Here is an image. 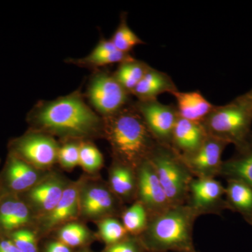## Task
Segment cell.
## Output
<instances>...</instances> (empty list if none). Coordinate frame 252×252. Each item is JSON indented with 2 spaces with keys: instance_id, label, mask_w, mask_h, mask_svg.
Wrapping results in <instances>:
<instances>
[{
  "instance_id": "cell-30",
  "label": "cell",
  "mask_w": 252,
  "mask_h": 252,
  "mask_svg": "<svg viewBox=\"0 0 252 252\" xmlns=\"http://www.w3.org/2000/svg\"><path fill=\"white\" fill-rule=\"evenodd\" d=\"M80 141H64L60 145L58 162L66 170H72L79 165Z\"/></svg>"
},
{
  "instance_id": "cell-5",
  "label": "cell",
  "mask_w": 252,
  "mask_h": 252,
  "mask_svg": "<svg viewBox=\"0 0 252 252\" xmlns=\"http://www.w3.org/2000/svg\"><path fill=\"white\" fill-rule=\"evenodd\" d=\"M172 206L185 205L189 186L195 177L170 146L158 143L149 158Z\"/></svg>"
},
{
  "instance_id": "cell-34",
  "label": "cell",
  "mask_w": 252,
  "mask_h": 252,
  "mask_svg": "<svg viewBox=\"0 0 252 252\" xmlns=\"http://www.w3.org/2000/svg\"><path fill=\"white\" fill-rule=\"evenodd\" d=\"M0 252H21L6 235H0Z\"/></svg>"
},
{
  "instance_id": "cell-6",
  "label": "cell",
  "mask_w": 252,
  "mask_h": 252,
  "mask_svg": "<svg viewBox=\"0 0 252 252\" xmlns=\"http://www.w3.org/2000/svg\"><path fill=\"white\" fill-rule=\"evenodd\" d=\"M60 144L54 137L30 129L23 135L11 139L9 154L37 170H46L58 162Z\"/></svg>"
},
{
  "instance_id": "cell-37",
  "label": "cell",
  "mask_w": 252,
  "mask_h": 252,
  "mask_svg": "<svg viewBox=\"0 0 252 252\" xmlns=\"http://www.w3.org/2000/svg\"><path fill=\"white\" fill-rule=\"evenodd\" d=\"M197 252L196 250H193V251H190V252Z\"/></svg>"
},
{
  "instance_id": "cell-14",
  "label": "cell",
  "mask_w": 252,
  "mask_h": 252,
  "mask_svg": "<svg viewBox=\"0 0 252 252\" xmlns=\"http://www.w3.org/2000/svg\"><path fill=\"white\" fill-rule=\"evenodd\" d=\"M67 187L61 177L51 175L43 178L32 188L20 195L33 214L39 213L44 217L57 205Z\"/></svg>"
},
{
  "instance_id": "cell-11",
  "label": "cell",
  "mask_w": 252,
  "mask_h": 252,
  "mask_svg": "<svg viewBox=\"0 0 252 252\" xmlns=\"http://www.w3.org/2000/svg\"><path fill=\"white\" fill-rule=\"evenodd\" d=\"M228 144L207 135L200 147L193 153L182 158L195 178H216L220 176L222 155Z\"/></svg>"
},
{
  "instance_id": "cell-25",
  "label": "cell",
  "mask_w": 252,
  "mask_h": 252,
  "mask_svg": "<svg viewBox=\"0 0 252 252\" xmlns=\"http://www.w3.org/2000/svg\"><path fill=\"white\" fill-rule=\"evenodd\" d=\"M122 222L126 230L132 236L139 237L148 226L150 215L146 207L138 200L123 210Z\"/></svg>"
},
{
  "instance_id": "cell-36",
  "label": "cell",
  "mask_w": 252,
  "mask_h": 252,
  "mask_svg": "<svg viewBox=\"0 0 252 252\" xmlns=\"http://www.w3.org/2000/svg\"><path fill=\"white\" fill-rule=\"evenodd\" d=\"M77 252H91V250H89V248L80 249V250H78Z\"/></svg>"
},
{
  "instance_id": "cell-23",
  "label": "cell",
  "mask_w": 252,
  "mask_h": 252,
  "mask_svg": "<svg viewBox=\"0 0 252 252\" xmlns=\"http://www.w3.org/2000/svg\"><path fill=\"white\" fill-rule=\"evenodd\" d=\"M238 152V155L223 161L220 176L226 180L243 181L252 187V137L248 145Z\"/></svg>"
},
{
  "instance_id": "cell-32",
  "label": "cell",
  "mask_w": 252,
  "mask_h": 252,
  "mask_svg": "<svg viewBox=\"0 0 252 252\" xmlns=\"http://www.w3.org/2000/svg\"><path fill=\"white\" fill-rule=\"evenodd\" d=\"M100 252H148L139 237L129 235L122 241L106 246Z\"/></svg>"
},
{
  "instance_id": "cell-20",
  "label": "cell",
  "mask_w": 252,
  "mask_h": 252,
  "mask_svg": "<svg viewBox=\"0 0 252 252\" xmlns=\"http://www.w3.org/2000/svg\"><path fill=\"white\" fill-rule=\"evenodd\" d=\"M175 96L179 117L190 122L202 124L215 105L212 104L199 91L181 92L177 91Z\"/></svg>"
},
{
  "instance_id": "cell-33",
  "label": "cell",
  "mask_w": 252,
  "mask_h": 252,
  "mask_svg": "<svg viewBox=\"0 0 252 252\" xmlns=\"http://www.w3.org/2000/svg\"><path fill=\"white\" fill-rule=\"evenodd\" d=\"M40 252H77L57 239L49 240L39 247Z\"/></svg>"
},
{
  "instance_id": "cell-16",
  "label": "cell",
  "mask_w": 252,
  "mask_h": 252,
  "mask_svg": "<svg viewBox=\"0 0 252 252\" xmlns=\"http://www.w3.org/2000/svg\"><path fill=\"white\" fill-rule=\"evenodd\" d=\"M79 185L67 186L62 198L54 210L43 217L41 228L43 233L51 231L56 227L64 224L66 222L72 221L77 218L79 210Z\"/></svg>"
},
{
  "instance_id": "cell-27",
  "label": "cell",
  "mask_w": 252,
  "mask_h": 252,
  "mask_svg": "<svg viewBox=\"0 0 252 252\" xmlns=\"http://www.w3.org/2000/svg\"><path fill=\"white\" fill-rule=\"evenodd\" d=\"M126 20V14H122L120 23L110 40L119 51L130 54L136 46L144 44V42L130 29Z\"/></svg>"
},
{
  "instance_id": "cell-2",
  "label": "cell",
  "mask_w": 252,
  "mask_h": 252,
  "mask_svg": "<svg viewBox=\"0 0 252 252\" xmlns=\"http://www.w3.org/2000/svg\"><path fill=\"white\" fill-rule=\"evenodd\" d=\"M103 119L104 137L110 144L115 161L136 170L148 160L158 142L134 104Z\"/></svg>"
},
{
  "instance_id": "cell-22",
  "label": "cell",
  "mask_w": 252,
  "mask_h": 252,
  "mask_svg": "<svg viewBox=\"0 0 252 252\" xmlns=\"http://www.w3.org/2000/svg\"><path fill=\"white\" fill-rule=\"evenodd\" d=\"M225 199L227 210L237 212L252 225V187L243 181L226 180Z\"/></svg>"
},
{
  "instance_id": "cell-1",
  "label": "cell",
  "mask_w": 252,
  "mask_h": 252,
  "mask_svg": "<svg viewBox=\"0 0 252 252\" xmlns=\"http://www.w3.org/2000/svg\"><path fill=\"white\" fill-rule=\"evenodd\" d=\"M77 90L53 100L39 101L30 111L27 122L31 129L63 141H90L104 137L103 118L86 102Z\"/></svg>"
},
{
  "instance_id": "cell-4",
  "label": "cell",
  "mask_w": 252,
  "mask_h": 252,
  "mask_svg": "<svg viewBox=\"0 0 252 252\" xmlns=\"http://www.w3.org/2000/svg\"><path fill=\"white\" fill-rule=\"evenodd\" d=\"M202 125L207 135L242 150L252 137V107L240 96L225 105H215Z\"/></svg>"
},
{
  "instance_id": "cell-15",
  "label": "cell",
  "mask_w": 252,
  "mask_h": 252,
  "mask_svg": "<svg viewBox=\"0 0 252 252\" xmlns=\"http://www.w3.org/2000/svg\"><path fill=\"white\" fill-rule=\"evenodd\" d=\"M33 220V212L17 194H3L0 196V235L27 228Z\"/></svg>"
},
{
  "instance_id": "cell-26",
  "label": "cell",
  "mask_w": 252,
  "mask_h": 252,
  "mask_svg": "<svg viewBox=\"0 0 252 252\" xmlns=\"http://www.w3.org/2000/svg\"><path fill=\"white\" fill-rule=\"evenodd\" d=\"M57 240L74 250L88 248L92 240L90 230L78 223H66L57 233Z\"/></svg>"
},
{
  "instance_id": "cell-19",
  "label": "cell",
  "mask_w": 252,
  "mask_h": 252,
  "mask_svg": "<svg viewBox=\"0 0 252 252\" xmlns=\"http://www.w3.org/2000/svg\"><path fill=\"white\" fill-rule=\"evenodd\" d=\"M178 91L172 78L166 73L151 67L137 86L131 92L139 101L157 99L160 94H172Z\"/></svg>"
},
{
  "instance_id": "cell-3",
  "label": "cell",
  "mask_w": 252,
  "mask_h": 252,
  "mask_svg": "<svg viewBox=\"0 0 252 252\" xmlns=\"http://www.w3.org/2000/svg\"><path fill=\"white\" fill-rule=\"evenodd\" d=\"M197 219L186 204L170 207L151 217L147 229L139 238L148 252L193 251V227Z\"/></svg>"
},
{
  "instance_id": "cell-18",
  "label": "cell",
  "mask_w": 252,
  "mask_h": 252,
  "mask_svg": "<svg viewBox=\"0 0 252 252\" xmlns=\"http://www.w3.org/2000/svg\"><path fill=\"white\" fill-rule=\"evenodd\" d=\"M134 59L130 54L121 52L116 49L110 39L102 38L94 50L85 57L81 59H69L66 61L79 67L89 69H99V68L114 63L125 62Z\"/></svg>"
},
{
  "instance_id": "cell-38",
  "label": "cell",
  "mask_w": 252,
  "mask_h": 252,
  "mask_svg": "<svg viewBox=\"0 0 252 252\" xmlns=\"http://www.w3.org/2000/svg\"><path fill=\"white\" fill-rule=\"evenodd\" d=\"M1 195H2V194H1V189H0V196H1Z\"/></svg>"
},
{
  "instance_id": "cell-8",
  "label": "cell",
  "mask_w": 252,
  "mask_h": 252,
  "mask_svg": "<svg viewBox=\"0 0 252 252\" xmlns=\"http://www.w3.org/2000/svg\"><path fill=\"white\" fill-rule=\"evenodd\" d=\"M186 205L198 217L221 215L227 210L225 187L216 178H194L189 186Z\"/></svg>"
},
{
  "instance_id": "cell-35",
  "label": "cell",
  "mask_w": 252,
  "mask_h": 252,
  "mask_svg": "<svg viewBox=\"0 0 252 252\" xmlns=\"http://www.w3.org/2000/svg\"><path fill=\"white\" fill-rule=\"evenodd\" d=\"M243 95L252 107V89L250 91H248V93H246V94H243Z\"/></svg>"
},
{
  "instance_id": "cell-31",
  "label": "cell",
  "mask_w": 252,
  "mask_h": 252,
  "mask_svg": "<svg viewBox=\"0 0 252 252\" xmlns=\"http://www.w3.org/2000/svg\"><path fill=\"white\" fill-rule=\"evenodd\" d=\"M12 240L21 252H40L39 241L35 232L23 228L6 235Z\"/></svg>"
},
{
  "instance_id": "cell-12",
  "label": "cell",
  "mask_w": 252,
  "mask_h": 252,
  "mask_svg": "<svg viewBox=\"0 0 252 252\" xmlns=\"http://www.w3.org/2000/svg\"><path fill=\"white\" fill-rule=\"evenodd\" d=\"M121 203L109 186L97 184L80 189L79 191V210L86 219L115 217L120 213Z\"/></svg>"
},
{
  "instance_id": "cell-9",
  "label": "cell",
  "mask_w": 252,
  "mask_h": 252,
  "mask_svg": "<svg viewBox=\"0 0 252 252\" xmlns=\"http://www.w3.org/2000/svg\"><path fill=\"white\" fill-rule=\"evenodd\" d=\"M133 104L158 143L171 147L172 133L180 117L176 106L157 99L137 100Z\"/></svg>"
},
{
  "instance_id": "cell-24",
  "label": "cell",
  "mask_w": 252,
  "mask_h": 252,
  "mask_svg": "<svg viewBox=\"0 0 252 252\" xmlns=\"http://www.w3.org/2000/svg\"><path fill=\"white\" fill-rule=\"evenodd\" d=\"M150 68L147 63L132 59L120 63L114 75L130 94Z\"/></svg>"
},
{
  "instance_id": "cell-17",
  "label": "cell",
  "mask_w": 252,
  "mask_h": 252,
  "mask_svg": "<svg viewBox=\"0 0 252 252\" xmlns=\"http://www.w3.org/2000/svg\"><path fill=\"white\" fill-rule=\"evenodd\" d=\"M207 135L202 124L179 117L172 133L171 147L180 157H186L195 152Z\"/></svg>"
},
{
  "instance_id": "cell-29",
  "label": "cell",
  "mask_w": 252,
  "mask_h": 252,
  "mask_svg": "<svg viewBox=\"0 0 252 252\" xmlns=\"http://www.w3.org/2000/svg\"><path fill=\"white\" fill-rule=\"evenodd\" d=\"M104 158L102 153L91 141H81L79 152V165L85 171H98L103 166Z\"/></svg>"
},
{
  "instance_id": "cell-21",
  "label": "cell",
  "mask_w": 252,
  "mask_h": 252,
  "mask_svg": "<svg viewBox=\"0 0 252 252\" xmlns=\"http://www.w3.org/2000/svg\"><path fill=\"white\" fill-rule=\"evenodd\" d=\"M109 187L122 202L137 199V173L135 169L115 161L109 170Z\"/></svg>"
},
{
  "instance_id": "cell-7",
  "label": "cell",
  "mask_w": 252,
  "mask_h": 252,
  "mask_svg": "<svg viewBox=\"0 0 252 252\" xmlns=\"http://www.w3.org/2000/svg\"><path fill=\"white\" fill-rule=\"evenodd\" d=\"M130 94L114 73L97 69L91 77L85 96L94 110L100 117L106 118L130 104Z\"/></svg>"
},
{
  "instance_id": "cell-10",
  "label": "cell",
  "mask_w": 252,
  "mask_h": 252,
  "mask_svg": "<svg viewBox=\"0 0 252 252\" xmlns=\"http://www.w3.org/2000/svg\"><path fill=\"white\" fill-rule=\"evenodd\" d=\"M137 199L152 217L172 207L162 188L155 169L149 161L144 160L136 169Z\"/></svg>"
},
{
  "instance_id": "cell-13",
  "label": "cell",
  "mask_w": 252,
  "mask_h": 252,
  "mask_svg": "<svg viewBox=\"0 0 252 252\" xmlns=\"http://www.w3.org/2000/svg\"><path fill=\"white\" fill-rule=\"evenodd\" d=\"M39 170L18 158L8 154L0 173L1 194L24 193L32 188L41 178Z\"/></svg>"
},
{
  "instance_id": "cell-28",
  "label": "cell",
  "mask_w": 252,
  "mask_h": 252,
  "mask_svg": "<svg viewBox=\"0 0 252 252\" xmlns=\"http://www.w3.org/2000/svg\"><path fill=\"white\" fill-rule=\"evenodd\" d=\"M97 226L99 238L106 246L122 241L130 235L123 225L122 220L115 217H107L99 220Z\"/></svg>"
}]
</instances>
